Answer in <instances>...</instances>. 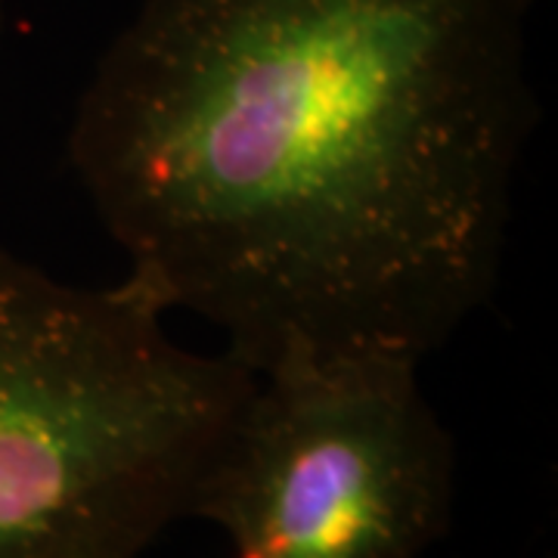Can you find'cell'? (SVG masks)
Here are the masks:
<instances>
[{"mask_svg":"<svg viewBox=\"0 0 558 558\" xmlns=\"http://www.w3.org/2000/svg\"><path fill=\"white\" fill-rule=\"evenodd\" d=\"M252 381L134 277L75 286L0 248V558L146 556Z\"/></svg>","mask_w":558,"mask_h":558,"instance_id":"7a4b0ae2","label":"cell"},{"mask_svg":"<svg viewBox=\"0 0 558 558\" xmlns=\"http://www.w3.org/2000/svg\"><path fill=\"white\" fill-rule=\"evenodd\" d=\"M531 0H140L69 165L128 277L248 369L440 351L490 301L537 121Z\"/></svg>","mask_w":558,"mask_h":558,"instance_id":"6da1fadb","label":"cell"},{"mask_svg":"<svg viewBox=\"0 0 558 558\" xmlns=\"http://www.w3.org/2000/svg\"><path fill=\"white\" fill-rule=\"evenodd\" d=\"M400 354H299L255 373L190 519L233 558H425L450 531L457 450Z\"/></svg>","mask_w":558,"mask_h":558,"instance_id":"3957f363","label":"cell"},{"mask_svg":"<svg viewBox=\"0 0 558 558\" xmlns=\"http://www.w3.org/2000/svg\"><path fill=\"white\" fill-rule=\"evenodd\" d=\"M3 20H7V0H0V32H3Z\"/></svg>","mask_w":558,"mask_h":558,"instance_id":"277c9868","label":"cell"}]
</instances>
